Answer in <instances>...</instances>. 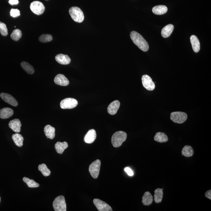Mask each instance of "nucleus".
<instances>
[{
    "label": "nucleus",
    "instance_id": "nucleus-6",
    "mask_svg": "<svg viewBox=\"0 0 211 211\" xmlns=\"http://www.w3.org/2000/svg\"><path fill=\"white\" fill-rule=\"evenodd\" d=\"M30 8L33 13L38 15L42 14L45 10L44 5L39 1L33 2L30 4Z\"/></svg>",
    "mask_w": 211,
    "mask_h": 211
},
{
    "label": "nucleus",
    "instance_id": "nucleus-21",
    "mask_svg": "<svg viewBox=\"0 0 211 211\" xmlns=\"http://www.w3.org/2000/svg\"><path fill=\"white\" fill-rule=\"evenodd\" d=\"M153 196L149 192H146L142 197V203L144 205L149 206L153 202Z\"/></svg>",
    "mask_w": 211,
    "mask_h": 211
},
{
    "label": "nucleus",
    "instance_id": "nucleus-3",
    "mask_svg": "<svg viewBox=\"0 0 211 211\" xmlns=\"http://www.w3.org/2000/svg\"><path fill=\"white\" fill-rule=\"evenodd\" d=\"M69 13L72 19L75 22L81 23L84 19V13L80 8L78 7H72L70 8Z\"/></svg>",
    "mask_w": 211,
    "mask_h": 211
},
{
    "label": "nucleus",
    "instance_id": "nucleus-18",
    "mask_svg": "<svg viewBox=\"0 0 211 211\" xmlns=\"http://www.w3.org/2000/svg\"><path fill=\"white\" fill-rule=\"evenodd\" d=\"M14 113V110L10 108H4L0 110V118L6 119L12 116Z\"/></svg>",
    "mask_w": 211,
    "mask_h": 211
},
{
    "label": "nucleus",
    "instance_id": "nucleus-20",
    "mask_svg": "<svg viewBox=\"0 0 211 211\" xmlns=\"http://www.w3.org/2000/svg\"><path fill=\"white\" fill-rule=\"evenodd\" d=\"M174 29V25L171 24H168L164 27L161 30V34L163 37L167 38L171 34Z\"/></svg>",
    "mask_w": 211,
    "mask_h": 211
},
{
    "label": "nucleus",
    "instance_id": "nucleus-37",
    "mask_svg": "<svg viewBox=\"0 0 211 211\" xmlns=\"http://www.w3.org/2000/svg\"><path fill=\"white\" fill-rule=\"evenodd\" d=\"M9 3L11 5L17 4L19 3L18 0H9Z\"/></svg>",
    "mask_w": 211,
    "mask_h": 211
},
{
    "label": "nucleus",
    "instance_id": "nucleus-36",
    "mask_svg": "<svg viewBox=\"0 0 211 211\" xmlns=\"http://www.w3.org/2000/svg\"><path fill=\"white\" fill-rule=\"evenodd\" d=\"M205 196L206 197L210 199H211V190H209V191L206 192L205 194Z\"/></svg>",
    "mask_w": 211,
    "mask_h": 211
},
{
    "label": "nucleus",
    "instance_id": "nucleus-34",
    "mask_svg": "<svg viewBox=\"0 0 211 211\" xmlns=\"http://www.w3.org/2000/svg\"><path fill=\"white\" fill-rule=\"evenodd\" d=\"M20 15V11L18 9H12L10 11V15L13 17L19 16Z\"/></svg>",
    "mask_w": 211,
    "mask_h": 211
},
{
    "label": "nucleus",
    "instance_id": "nucleus-22",
    "mask_svg": "<svg viewBox=\"0 0 211 211\" xmlns=\"http://www.w3.org/2000/svg\"><path fill=\"white\" fill-rule=\"evenodd\" d=\"M168 11L167 8L164 5H158L153 8V13L157 15H162L165 14Z\"/></svg>",
    "mask_w": 211,
    "mask_h": 211
},
{
    "label": "nucleus",
    "instance_id": "nucleus-13",
    "mask_svg": "<svg viewBox=\"0 0 211 211\" xmlns=\"http://www.w3.org/2000/svg\"><path fill=\"white\" fill-rule=\"evenodd\" d=\"M55 60L60 64L67 65L71 62V59L68 55L62 54H57L55 57Z\"/></svg>",
    "mask_w": 211,
    "mask_h": 211
},
{
    "label": "nucleus",
    "instance_id": "nucleus-27",
    "mask_svg": "<svg viewBox=\"0 0 211 211\" xmlns=\"http://www.w3.org/2000/svg\"><path fill=\"white\" fill-rule=\"evenodd\" d=\"M21 66L23 69L30 74H32L35 72L34 68L28 62L23 61L20 64Z\"/></svg>",
    "mask_w": 211,
    "mask_h": 211
},
{
    "label": "nucleus",
    "instance_id": "nucleus-35",
    "mask_svg": "<svg viewBox=\"0 0 211 211\" xmlns=\"http://www.w3.org/2000/svg\"><path fill=\"white\" fill-rule=\"evenodd\" d=\"M124 170L127 174V175L129 176H133L134 175L133 171L130 168L128 167H126L124 169Z\"/></svg>",
    "mask_w": 211,
    "mask_h": 211
},
{
    "label": "nucleus",
    "instance_id": "nucleus-39",
    "mask_svg": "<svg viewBox=\"0 0 211 211\" xmlns=\"http://www.w3.org/2000/svg\"><path fill=\"white\" fill-rule=\"evenodd\" d=\"M0 201H1V197H0Z\"/></svg>",
    "mask_w": 211,
    "mask_h": 211
},
{
    "label": "nucleus",
    "instance_id": "nucleus-2",
    "mask_svg": "<svg viewBox=\"0 0 211 211\" xmlns=\"http://www.w3.org/2000/svg\"><path fill=\"white\" fill-rule=\"evenodd\" d=\"M127 135L126 132L118 131L113 134L111 137V143L115 148H119L125 141Z\"/></svg>",
    "mask_w": 211,
    "mask_h": 211
},
{
    "label": "nucleus",
    "instance_id": "nucleus-14",
    "mask_svg": "<svg viewBox=\"0 0 211 211\" xmlns=\"http://www.w3.org/2000/svg\"><path fill=\"white\" fill-rule=\"evenodd\" d=\"M120 106V103L118 100H116L112 102L108 106V113L111 115H114L117 113V111Z\"/></svg>",
    "mask_w": 211,
    "mask_h": 211
},
{
    "label": "nucleus",
    "instance_id": "nucleus-7",
    "mask_svg": "<svg viewBox=\"0 0 211 211\" xmlns=\"http://www.w3.org/2000/svg\"><path fill=\"white\" fill-rule=\"evenodd\" d=\"M101 162L100 160H97L93 162L89 166V171L93 178L96 179L100 174Z\"/></svg>",
    "mask_w": 211,
    "mask_h": 211
},
{
    "label": "nucleus",
    "instance_id": "nucleus-30",
    "mask_svg": "<svg viewBox=\"0 0 211 211\" xmlns=\"http://www.w3.org/2000/svg\"><path fill=\"white\" fill-rule=\"evenodd\" d=\"M23 180L25 183L27 184V185L30 188H36L40 186L39 184L36 183L33 180H30L29 178L26 177H24Z\"/></svg>",
    "mask_w": 211,
    "mask_h": 211
},
{
    "label": "nucleus",
    "instance_id": "nucleus-11",
    "mask_svg": "<svg viewBox=\"0 0 211 211\" xmlns=\"http://www.w3.org/2000/svg\"><path fill=\"white\" fill-rule=\"evenodd\" d=\"M0 97L4 101L13 106L16 107L18 105L17 100L10 94L2 93L0 94Z\"/></svg>",
    "mask_w": 211,
    "mask_h": 211
},
{
    "label": "nucleus",
    "instance_id": "nucleus-19",
    "mask_svg": "<svg viewBox=\"0 0 211 211\" xmlns=\"http://www.w3.org/2000/svg\"><path fill=\"white\" fill-rule=\"evenodd\" d=\"M190 40L193 51L196 53L199 52L200 49V44L197 37L194 35H192Z\"/></svg>",
    "mask_w": 211,
    "mask_h": 211
},
{
    "label": "nucleus",
    "instance_id": "nucleus-10",
    "mask_svg": "<svg viewBox=\"0 0 211 211\" xmlns=\"http://www.w3.org/2000/svg\"><path fill=\"white\" fill-rule=\"evenodd\" d=\"M93 203L94 205L96 207L97 210L99 211H112V209L110 205L104 202L101 200L95 199L94 200Z\"/></svg>",
    "mask_w": 211,
    "mask_h": 211
},
{
    "label": "nucleus",
    "instance_id": "nucleus-24",
    "mask_svg": "<svg viewBox=\"0 0 211 211\" xmlns=\"http://www.w3.org/2000/svg\"><path fill=\"white\" fill-rule=\"evenodd\" d=\"M154 140L156 142L160 143H164L168 141L169 139L167 136L164 133L158 132L156 134L154 137Z\"/></svg>",
    "mask_w": 211,
    "mask_h": 211
},
{
    "label": "nucleus",
    "instance_id": "nucleus-8",
    "mask_svg": "<svg viewBox=\"0 0 211 211\" xmlns=\"http://www.w3.org/2000/svg\"><path fill=\"white\" fill-rule=\"evenodd\" d=\"M78 105L76 99L67 98L62 100L60 103V107L63 109H70L75 108Z\"/></svg>",
    "mask_w": 211,
    "mask_h": 211
},
{
    "label": "nucleus",
    "instance_id": "nucleus-9",
    "mask_svg": "<svg viewBox=\"0 0 211 211\" xmlns=\"http://www.w3.org/2000/svg\"><path fill=\"white\" fill-rule=\"evenodd\" d=\"M142 81L143 87L147 90L153 91L155 88V85L152 79L148 75H144L142 77Z\"/></svg>",
    "mask_w": 211,
    "mask_h": 211
},
{
    "label": "nucleus",
    "instance_id": "nucleus-38",
    "mask_svg": "<svg viewBox=\"0 0 211 211\" xmlns=\"http://www.w3.org/2000/svg\"><path fill=\"white\" fill-rule=\"evenodd\" d=\"M161 190H162V191H163V190H164V189H163V188H161Z\"/></svg>",
    "mask_w": 211,
    "mask_h": 211
},
{
    "label": "nucleus",
    "instance_id": "nucleus-25",
    "mask_svg": "<svg viewBox=\"0 0 211 211\" xmlns=\"http://www.w3.org/2000/svg\"><path fill=\"white\" fill-rule=\"evenodd\" d=\"M12 138L17 146L21 147L23 144L24 138L20 134L16 133L13 135Z\"/></svg>",
    "mask_w": 211,
    "mask_h": 211
},
{
    "label": "nucleus",
    "instance_id": "nucleus-29",
    "mask_svg": "<svg viewBox=\"0 0 211 211\" xmlns=\"http://www.w3.org/2000/svg\"><path fill=\"white\" fill-rule=\"evenodd\" d=\"M38 170L41 172L45 176H48L50 175L51 171L48 168L45 164H42L38 166Z\"/></svg>",
    "mask_w": 211,
    "mask_h": 211
},
{
    "label": "nucleus",
    "instance_id": "nucleus-26",
    "mask_svg": "<svg viewBox=\"0 0 211 211\" xmlns=\"http://www.w3.org/2000/svg\"><path fill=\"white\" fill-rule=\"evenodd\" d=\"M182 155L185 157H190L193 155L194 151L192 147L189 145H185L183 147L181 151Z\"/></svg>",
    "mask_w": 211,
    "mask_h": 211
},
{
    "label": "nucleus",
    "instance_id": "nucleus-33",
    "mask_svg": "<svg viewBox=\"0 0 211 211\" xmlns=\"http://www.w3.org/2000/svg\"><path fill=\"white\" fill-rule=\"evenodd\" d=\"M0 33L3 36H6L8 35V30L5 24L0 22Z\"/></svg>",
    "mask_w": 211,
    "mask_h": 211
},
{
    "label": "nucleus",
    "instance_id": "nucleus-4",
    "mask_svg": "<svg viewBox=\"0 0 211 211\" xmlns=\"http://www.w3.org/2000/svg\"><path fill=\"white\" fill-rule=\"evenodd\" d=\"M53 207L55 211H66L67 206L64 197L60 196L56 197L53 202Z\"/></svg>",
    "mask_w": 211,
    "mask_h": 211
},
{
    "label": "nucleus",
    "instance_id": "nucleus-12",
    "mask_svg": "<svg viewBox=\"0 0 211 211\" xmlns=\"http://www.w3.org/2000/svg\"><path fill=\"white\" fill-rule=\"evenodd\" d=\"M54 82L55 84L60 86H67L69 84V81L64 75L58 74L54 78Z\"/></svg>",
    "mask_w": 211,
    "mask_h": 211
},
{
    "label": "nucleus",
    "instance_id": "nucleus-23",
    "mask_svg": "<svg viewBox=\"0 0 211 211\" xmlns=\"http://www.w3.org/2000/svg\"><path fill=\"white\" fill-rule=\"evenodd\" d=\"M68 147V144L66 142H57L55 144V148L57 153L58 154H62Z\"/></svg>",
    "mask_w": 211,
    "mask_h": 211
},
{
    "label": "nucleus",
    "instance_id": "nucleus-15",
    "mask_svg": "<svg viewBox=\"0 0 211 211\" xmlns=\"http://www.w3.org/2000/svg\"><path fill=\"white\" fill-rule=\"evenodd\" d=\"M96 137V133L94 129H90L88 132L84 137V142L87 143H92L95 140Z\"/></svg>",
    "mask_w": 211,
    "mask_h": 211
},
{
    "label": "nucleus",
    "instance_id": "nucleus-31",
    "mask_svg": "<svg viewBox=\"0 0 211 211\" xmlns=\"http://www.w3.org/2000/svg\"><path fill=\"white\" fill-rule=\"evenodd\" d=\"M22 36L21 31L19 29H16L13 31L10 36L13 40L15 41H17L21 38Z\"/></svg>",
    "mask_w": 211,
    "mask_h": 211
},
{
    "label": "nucleus",
    "instance_id": "nucleus-1",
    "mask_svg": "<svg viewBox=\"0 0 211 211\" xmlns=\"http://www.w3.org/2000/svg\"><path fill=\"white\" fill-rule=\"evenodd\" d=\"M130 37L133 42L144 52H147L149 49V46L147 41L139 33L132 31L130 33Z\"/></svg>",
    "mask_w": 211,
    "mask_h": 211
},
{
    "label": "nucleus",
    "instance_id": "nucleus-5",
    "mask_svg": "<svg viewBox=\"0 0 211 211\" xmlns=\"http://www.w3.org/2000/svg\"><path fill=\"white\" fill-rule=\"evenodd\" d=\"M170 119L172 121L178 124H182L187 119V113L181 111L173 112L171 113Z\"/></svg>",
    "mask_w": 211,
    "mask_h": 211
},
{
    "label": "nucleus",
    "instance_id": "nucleus-16",
    "mask_svg": "<svg viewBox=\"0 0 211 211\" xmlns=\"http://www.w3.org/2000/svg\"><path fill=\"white\" fill-rule=\"evenodd\" d=\"M21 123L19 119H15L11 121L9 123V126L14 132L19 133L21 131Z\"/></svg>",
    "mask_w": 211,
    "mask_h": 211
},
{
    "label": "nucleus",
    "instance_id": "nucleus-32",
    "mask_svg": "<svg viewBox=\"0 0 211 211\" xmlns=\"http://www.w3.org/2000/svg\"><path fill=\"white\" fill-rule=\"evenodd\" d=\"M39 41L42 43L49 42L52 40V36L50 34L41 35L38 38Z\"/></svg>",
    "mask_w": 211,
    "mask_h": 211
},
{
    "label": "nucleus",
    "instance_id": "nucleus-28",
    "mask_svg": "<svg viewBox=\"0 0 211 211\" xmlns=\"http://www.w3.org/2000/svg\"><path fill=\"white\" fill-rule=\"evenodd\" d=\"M163 197V192L160 188H157L155 190L154 195V201L156 203H161Z\"/></svg>",
    "mask_w": 211,
    "mask_h": 211
},
{
    "label": "nucleus",
    "instance_id": "nucleus-17",
    "mask_svg": "<svg viewBox=\"0 0 211 211\" xmlns=\"http://www.w3.org/2000/svg\"><path fill=\"white\" fill-rule=\"evenodd\" d=\"M45 134L47 138L53 139L55 136V128L52 127L50 125H47L44 127Z\"/></svg>",
    "mask_w": 211,
    "mask_h": 211
}]
</instances>
